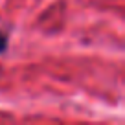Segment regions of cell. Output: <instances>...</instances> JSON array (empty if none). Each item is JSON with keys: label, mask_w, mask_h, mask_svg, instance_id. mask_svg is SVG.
Instances as JSON below:
<instances>
[{"label": "cell", "mask_w": 125, "mask_h": 125, "mask_svg": "<svg viewBox=\"0 0 125 125\" xmlns=\"http://www.w3.org/2000/svg\"><path fill=\"white\" fill-rule=\"evenodd\" d=\"M8 46H9V39H8V35H6L4 31H0V55H2L6 50H8Z\"/></svg>", "instance_id": "cell-1"}]
</instances>
